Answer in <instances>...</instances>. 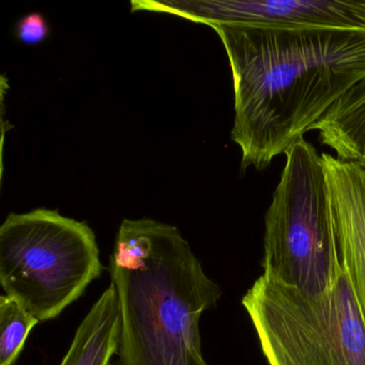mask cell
Listing matches in <instances>:
<instances>
[{
  "label": "cell",
  "instance_id": "7",
  "mask_svg": "<svg viewBox=\"0 0 365 365\" xmlns=\"http://www.w3.org/2000/svg\"><path fill=\"white\" fill-rule=\"evenodd\" d=\"M322 160L344 271L365 322V170L329 153H322Z\"/></svg>",
  "mask_w": 365,
  "mask_h": 365
},
{
  "label": "cell",
  "instance_id": "3",
  "mask_svg": "<svg viewBox=\"0 0 365 365\" xmlns=\"http://www.w3.org/2000/svg\"><path fill=\"white\" fill-rule=\"evenodd\" d=\"M285 155L264 217V275L307 296L326 294L344 268L322 155L304 138Z\"/></svg>",
  "mask_w": 365,
  "mask_h": 365
},
{
  "label": "cell",
  "instance_id": "1",
  "mask_svg": "<svg viewBox=\"0 0 365 365\" xmlns=\"http://www.w3.org/2000/svg\"><path fill=\"white\" fill-rule=\"evenodd\" d=\"M211 29L230 59L242 172L266 170L365 80V31Z\"/></svg>",
  "mask_w": 365,
  "mask_h": 365
},
{
  "label": "cell",
  "instance_id": "2",
  "mask_svg": "<svg viewBox=\"0 0 365 365\" xmlns=\"http://www.w3.org/2000/svg\"><path fill=\"white\" fill-rule=\"evenodd\" d=\"M108 269L120 312L115 365H208L200 318L222 289L176 226L123 220Z\"/></svg>",
  "mask_w": 365,
  "mask_h": 365
},
{
  "label": "cell",
  "instance_id": "5",
  "mask_svg": "<svg viewBox=\"0 0 365 365\" xmlns=\"http://www.w3.org/2000/svg\"><path fill=\"white\" fill-rule=\"evenodd\" d=\"M242 305L269 365H365V322L345 271L317 296L262 274Z\"/></svg>",
  "mask_w": 365,
  "mask_h": 365
},
{
  "label": "cell",
  "instance_id": "10",
  "mask_svg": "<svg viewBox=\"0 0 365 365\" xmlns=\"http://www.w3.org/2000/svg\"><path fill=\"white\" fill-rule=\"evenodd\" d=\"M39 320L18 301L0 296V365H14Z\"/></svg>",
  "mask_w": 365,
  "mask_h": 365
},
{
  "label": "cell",
  "instance_id": "6",
  "mask_svg": "<svg viewBox=\"0 0 365 365\" xmlns=\"http://www.w3.org/2000/svg\"><path fill=\"white\" fill-rule=\"evenodd\" d=\"M132 12L175 14L196 23L267 29L365 31V1L341 0H134Z\"/></svg>",
  "mask_w": 365,
  "mask_h": 365
},
{
  "label": "cell",
  "instance_id": "9",
  "mask_svg": "<svg viewBox=\"0 0 365 365\" xmlns=\"http://www.w3.org/2000/svg\"><path fill=\"white\" fill-rule=\"evenodd\" d=\"M313 130L339 160L365 170V80L339 99Z\"/></svg>",
  "mask_w": 365,
  "mask_h": 365
},
{
  "label": "cell",
  "instance_id": "4",
  "mask_svg": "<svg viewBox=\"0 0 365 365\" xmlns=\"http://www.w3.org/2000/svg\"><path fill=\"white\" fill-rule=\"evenodd\" d=\"M102 270L95 232L57 210L10 213L0 227V284L39 322L61 315Z\"/></svg>",
  "mask_w": 365,
  "mask_h": 365
},
{
  "label": "cell",
  "instance_id": "11",
  "mask_svg": "<svg viewBox=\"0 0 365 365\" xmlns=\"http://www.w3.org/2000/svg\"><path fill=\"white\" fill-rule=\"evenodd\" d=\"M19 40L27 46H38L46 41L50 35V27L43 16L40 14H29L23 16L16 27Z\"/></svg>",
  "mask_w": 365,
  "mask_h": 365
},
{
  "label": "cell",
  "instance_id": "8",
  "mask_svg": "<svg viewBox=\"0 0 365 365\" xmlns=\"http://www.w3.org/2000/svg\"><path fill=\"white\" fill-rule=\"evenodd\" d=\"M120 337V312L113 284L93 303L61 365H110Z\"/></svg>",
  "mask_w": 365,
  "mask_h": 365
}]
</instances>
